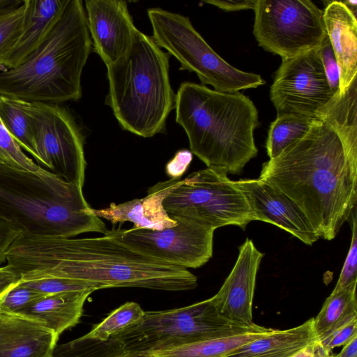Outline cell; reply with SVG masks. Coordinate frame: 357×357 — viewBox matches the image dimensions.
Segmentation results:
<instances>
[{
	"mask_svg": "<svg viewBox=\"0 0 357 357\" xmlns=\"http://www.w3.org/2000/svg\"><path fill=\"white\" fill-rule=\"evenodd\" d=\"M6 261L21 281L66 278L100 284L102 289L140 287L181 291L197 286L185 268L144 255L111 236L39 237L20 235Z\"/></svg>",
	"mask_w": 357,
	"mask_h": 357,
	"instance_id": "obj_1",
	"label": "cell"
},
{
	"mask_svg": "<svg viewBox=\"0 0 357 357\" xmlns=\"http://www.w3.org/2000/svg\"><path fill=\"white\" fill-rule=\"evenodd\" d=\"M259 178L292 199L324 240L335 238L356 208L357 167L336 131L320 118L303 137L264 163Z\"/></svg>",
	"mask_w": 357,
	"mask_h": 357,
	"instance_id": "obj_2",
	"label": "cell"
},
{
	"mask_svg": "<svg viewBox=\"0 0 357 357\" xmlns=\"http://www.w3.org/2000/svg\"><path fill=\"white\" fill-rule=\"evenodd\" d=\"M174 109L190 151L207 167L240 174L257 156L254 130L259 124L258 112L248 96L185 82L176 94Z\"/></svg>",
	"mask_w": 357,
	"mask_h": 357,
	"instance_id": "obj_3",
	"label": "cell"
},
{
	"mask_svg": "<svg viewBox=\"0 0 357 357\" xmlns=\"http://www.w3.org/2000/svg\"><path fill=\"white\" fill-rule=\"evenodd\" d=\"M91 47L82 1L68 0L40 45L16 68L0 70V96L57 105L79 100Z\"/></svg>",
	"mask_w": 357,
	"mask_h": 357,
	"instance_id": "obj_4",
	"label": "cell"
},
{
	"mask_svg": "<svg viewBox=\"0 0 357 357\" xmlns=\"http://www.w3.org/2000/svg\"><path fill=\"white\" fill-rule=\"evenodd\" d=\"M0 220L24 236L73 238L108 230L82 188L42 167L30 172L0 165Z\"/></svg>",
	"mask_w": 357,
	"mask_h": 357,
	"instance_id": "obj_5",
	"label": "cell"
},
{
	"mask_svg": "<svg viewBox=\"0 0 357 357\" xmlns=\"http://www.w3.org/2000/svg\"><path fill=\"white\" fill-rule=\"evenodd\" d=\"M169 56L152 36L137 30L128 50L107 66L105 104L123 130L145 138L165 130L176 99Z\"/></svg>",
	"mask_w": 357,
	"mask_h": 357,
	"instance_id": "obj_6",
	"label": "cell"
},
{
	"mask_svg": "<svg viewBox=\"0 0 357 357\" xmlns=\"http://www.w3.org/2000/svg\"><path fill=\"white\" fill-rule=\"evenodd\" d=\"M266 328L226 318L208 298L183 307L145 312L139 323L113 337L124 353H133Z\"/></svg>",
	"mask_w": 357,
	"mask_h": 357,
	"instance_id": "obj_7",
	"label": "cell"
},
{
	"mask_svg": "<svg viewBox=\"0 0 357 357\" xmlns=\"http://www.w3.org/2000/svg\"><path fill=\"white\" fill-rule=\"evenodd\" d=\"M147 14L158 45L178 60L181 70L195 73L201 84L232 93L265 84L259 75L240 70L222 59L188 17L160 8H149Z\"/></svg>",
	"mask_w": 357,
	"mask_h": 357,
	"instance_id": "obj_8",
	"label": "cell"
},
{
	"mask_svg": "<svg viewBox=\"0 0 357 357\" xmlns=\"http://www.w3.org/2000/svg\"><path fill=\"white\" fill-rule=\"evenodd\" d=\"M227 174L215 167L192 172L165 197V210L171 218L190 219L215 230L227 225L244 229L255 219L245 195Z\"/></svg>",
	"mask_w": 357,
	"mask_h": 357,
	"instance_id": "obj_9",
	"label": "cell"
},
{
	"mask_svg": "<svg viewBox=\"0 0 357 357\" xmlns=\"http://www.w3.org/2000/svg\"><path fill=\"white\" fill-rule=\"evenodd\" d=\"M254 36L282 59L317 49L326 36L324 10L308 0H257Z\"/></svg>",
	"mask_w": 357,
	"mask_h": 357,
	"instance_id": "obj_10",
	"label": "cell"
},
{
	"mask_svg": "<svg viewBox=\"0 0 357 357\" xmlns=\"http://www.w3.org/2000/svg\"><path fill=\"white\" fill-rule=\"evenodd\" d=\"M22 105L33 132L38 165L82 188L86 167L84 137L73 116L57 104L22 101Z\"/></svg>",
	"mask_w": 357,
	"mask_h": 357,
	"instance_id": "obj_11",
	"label": "cell"
},
{
	"mask_svg": "<svg viewBox=\"0 0 357 357\" xmlns=\"http://www.w3.org/2000/svg\"><path fill=\"white\" fill-rule=\"evenodd\" d=\"M174 227L161 230L114 228L104 235L163 263L188 269L202 266L213 256L215 229L179 217Z\"/></svg>",
	"mask_w": 357,
	"mask_h": 357,
	"instance_id": "obj_12",
	"label": "cell"
},
{
	"mask_svg": "<svg viewBox=\"0 0 357 357\" xmlns=\"http://www.w3.org/2000/svg\"><path fill=\"white\" fill-rule=\"evenodd\" d=\"M333 96L317 48L282 59L270 89L277 116L316 119L317 111Z\"/></svg>",
	"mask_w": 357,
	"mask_h": 357,
	"instance_id": "obj_13",
	"label": "cell"
},
{
	"mask_svg": "<svg viewBox=\"0 0 357 357\" xmlns=\"http://www.w3.org/2000/svg\"><path fill=\"white\" fill-rule=\"evenodd\" d=\"M234 183L245 195L255 220L273 224L308 245L320 238L298 206L278 188L260 178Z\"/></svg>",
	"mask_w": 357,
	"mask_h": 357,
	"instance_id": "obj_14",
	"label": "cell"
},
{
	"mask_svg": "<svg viewBox=\"0 0 357 357\" xmlns=\"http://www.w3.org/2000/svg\"><path fill=\"white\" fill-rule=\"evenodd\" d=\"M85 8L93 50L107 66L128 50L138 29L125 1L86 0Z\"/></svg>",
	"mask_w": 357,
	"mask_h": 357,
	"instance_id": "obj_15",
	"label": "cell"
},
{
	"mask_svg": "<svg viewBox=\"0 0 357 357\" xmlns=\"http://www.w3.org/2000/svg\"><path fill=\"white\" fill-rule=\"evenodd\" d=\"M237 260L218 293L210 298L226 318L243 325L255 324L252 302L257 271L264 254L247 238L239 247Z\"/></svg>",
	"mask_w": 357,
	"mask_h": 357,
	"instance_id": "obj_16",
	"label": "cell"
},
{
	"mask_svg": "<svg viewBox=\"0 0 357 357\" xmlns=\"http://www.w3.org/2000/svg\"><path fill=\"white\" fill-rule=\"evenodd\" d=\"M59 337L39 321L0 310V357H52Z\"/></svg>",
	"mask_w": 357,
	"mask_h": 357,
	"instance_id": "obj_17",
	"label": "cell"
},
{
	"mask_svg": "<svg viewBox=\"0 0 357 357\" xmlns=\"http://www.w3.org/2000/svg\"><path fill=\"white\" fill-rule=\"evenodd\" d=\"M181 178H170L156 183L149 188L147 195L119 204L111 203L102 209L92 208L98 218L109 220L113 225L117 222H131L133 227L151 230H161L174 227L176 221L172 219L163 207V201Z\"/></svg>",
	"mask_w": 357,
	"mask_h": 357,
	"instance_id": "obj_18",
	"label": "cell"
},
{
	"mask_svg": "<svg viewBox=\"0 0 357 357\" xmlns=\"http://www.w3.org/2000/svg\"><path fill=\"white\" fill-rule=\"evenodd\" d=\"M324 22L339 69V93H343L357 77L356 17L341 1H335L324 10Z\"/></svg>",
	"mask_w": 357,
	"mask_h": 357,
	"instance_id": "obj_19",
	"label": "cell"
},
{
	"mask_svg": "<svg viewBox=\"0 0 357 357\" xmlns=\"http://www.w3.org/2000/svg\"><path fill=\"white\" fill-rule=\"evenodd\" d=\"M68 0H26L21 34L1 66L16 68L40 45L61 16Z\"/></svg>",
	"mask_w": 357,
	"mask_h": 357,
	"instance_id": "obj_20",
	"label": "cell"
},
{
	"mask_svg": "<svg viewBox=\"0 0 357 357\" xmlns=\"http://www.w3.org/2000/svg\"><path fill=\"white\" fill-rule=\"evenodd\" d=\"M93 291H66L46 295L18 313L40 321L59 337L75 325Z\"/></svg>",
	"mask_w": 357,
	"mask_h": 357,
	"instance_id": "obj_21",
	"label": "cell"
},
{
	"mask_svg": "<svg viewBox=\"0 0 357 357\" xmlns=\"http://www.w3.org/2000/svg\"><path fill=\"white\" fill-rule=\"evenodd\" d=\"M317 340L313 318H310L289 329H274L223 357H291Z\"/></svg>",
	"mask_w": 357,
	"mask_h": 357,
	"instance_id": "obj_22",
	"label": "cell"
},
{
	"mask_svg": "<svg viewBox=\"0 0 357 357\" xmlns=\"http://www.w3.org/2000/svg\"><path fill=\"white\" fill-rule=\"evenodd\" d=\"M338 135L350 162L357 167V77L343 93L337 91L316 114Z\"/></svg>",
	"mask_w": 357,
	"mask_h": 357,
	"instance_id": "obj_23",
	"label": "cell"
},
{
	"mask_svg": "<svg viewBox=\"0 0 357 357\" xmlns=\"http://www.w3.org/2000/svg\"><path fill=\"white\" fill-rule=\"evenodd\" d=\"M274 329L167 346L142 351L124 353L120 357H223L234 350L271 333Z\"/></svg>",
	"mask_w": 357,
	"mask_h": 357,
	"instance_id": "obj_24",
	"label": "cell"
},
{
	"mask_svg": "<svg viewBox=\"0 0 357 357\" xmlns=\"http://www.w3.org/2000/svg\"><path fill=\"white\" fill-rule=\"evenodd\" d=\"M356 282L337 291L333 290L321 309L313 318L316 336L321 340L345 322L357 317Z\"/></svg>",
	"mask_w": 357,
	"mask_h": 357,
	"instance_id": "obj_25",
	"label": "cell"
},
{
	"mask_svg": "<svg viewBox=\"0 0 357 357\" xmlns=\"http://www.w3.org/2000/svg\"><path fill=\"white\" fill-rule=\"evenodd\" d=\"M314 119L292 114L277 116L270 125L266 142L269 158H275L287 146L303 137Z\"/></svg>",
	"mask_w": 357,
	"mask_h": 357,
	"instance_id": "obj_26",
	"label": "cell"
},
{
	"mask_svg": "<svg viewBox=\"0 0 357 357\" xmlns=\"http://www.w3.org/2000/svg\"><path fill=\"white\" fill-rule=\"evenodd\" d=\"M0 119L22 149L38 160L34 138L22 101L0 96Z\"/></svg>",
	"mask_w": 357,
	"mask_h": 357,
	"instance_id": "obj_27",
	"label": "cell"
},
{
	"mask_svg": "<svg viewBox=\"0 0 357 357\" xmlns=\"http://www.w3.org/2000/svg\"><path fill=\"white\" fill-rule=\"evenodd\" d=\"M144 313L145 311L138 303L127 302L113 310L83 337L105 342L137 325L143 319Z\"/></svg>",
	"mask_w": 357,
	"mask_h": 357,
	"instance_id": "obj_28",
	"label": "cell"
},
{
	"mask_svg": "<svg viewBox=\"0 0 357 357\" xmlns=\"http://www.w3.org/2000/svg\"><path fill=\"white\" fill-rule=\"evenodd\" d=\"M123 353L114 337L100 342L82 336L56 345L52 357H120Z\"/></svg>",
	"mask_w": 357,
	"mask_h": 357,
	"instance_id": "obj_29",
	"label": "cell"
},
{
	"mask_svg": "<svg viewBox=\"0 0 357 357\" xmlns=\"http://www.w3.org/2000/svg\"><path fill=\"white\" fill-rule=\"evenodd\" d=\"M26 0L17 7L0 14V66L16 44L23 28Z\"/></svg>",
	"mask_w": 357,
	"mask_h": 357,
	"instance_id": "obj_30",
	"label": "cell"
},
{
	"mask_svg": "<svg viewBox=\"0 0 357 357\" xmlns=\"http://www.w3.org/2000/svg\"><path fill=\"white\" fill-rule=\"evenodd\" d=\"M0 165L19 170L36 172L41 167L29 158L0 119Z\"/></svg>",
	"mask_w": 357,
	"mask_h": 357,
	"instance_id": "obj_31",
	"label": "cell"
},
{
	"mask_svg": "<svg viewBox=\"0 0 357 357\" xmlns=\"http://www.w3.org/2000/svg\"><path fill=\"white\" fill-rule=\"evenodd\" d=\"M20 282L47 295L66 291H96L102 289L100 284L66 278H42Z\"/></svg>",
	"mask_w": 357,
	"mask_h": 357,
	"instance_id": "obj_32",
	"label": "cell"
},
{
	"mask_svg": "<svg viewBox=\"0 0 357 357\" xmlns=\"http://www.w3.org/2000/svg\"><path fill=\"white\" fill-rule=\"evenodd\" d=\"M46 295L25 286L20 280L0 298V310L18 313Z\"/></svg>",
	"mask_w": 357,
	"mask_h": 357,
	"instance_id": "obj_33",
	"label": "cell"
},
{
	"mask_svg": "<svg viewBox=\"0 0 357 357\" xmlns=\"http://www.w3.org/2000/svg\"><path fill=\"white\" fill-rule=\"evenodd\" d=\"M351 227V240L338 280L333 290L342 289L357 282V222L356 208L349 218Z\"/></svg>",
	"mask_w": 357,
	"mask_h": 357,
	"instance_id": "obj_34",
	"label": "cell"
},
{
	"mask_svg": "<svg viewBox=\"0 0 357 357\" xmlns=\"http://www.w3.org/2000/svg\"><path fill=\"white\" fill-rule=\"evenodd\" d=\"M317 50L329 86L333 94H335L339 91V69L333 47L327 34Z\"/></svg>",
	"mask_w": 357,
	"mask_h": 357,
	"instance_id": "obj_35",
	"label": "cell"
},
{
	"mask_svg": "<svg viewBox=\"0 0 357 357\" xmlns=\"http://www.w3.org/2000/svg\"><path fill=\"white\" fill-rule=\"evenodd\" d=\"M357 337V317L345 322L319 340L324 351L330 354L334 348L344 346Z\"/></svg>",
	"mask_w": 357,
	"mask_h": 357,
	"instance_id": "obj_36",
	"label": "cell"
},
{
	"mask_svg": "<svg viewBox=\"0 0 357 357\" xmlns=\"http://www.w3.org/2000/svg\"><path fill=\"white\" fill-rule=\"evenodd\" d=\"M192 160V153L188 149L178 150L165 167L167 174L173 179H178L186 172Z\"/></svg>",
	"mask_w": 357,
	"mask_h": 357,
	"instance_id": "obj_37",
	"label": "cell"
},
{
	"mask_svg": "<svg viewBox=\"0 0 357 357\" xmlns=\"http://www.w3.org/2000/svg\"><path fill=\"white\" fill-rule=\"evenodd\" d=\"M21 233L10 224L0 220V264L6 261V252Z\"/></svg>",
	"mask_w": 357,
	"mask_h": 357,
	"instance_id": "obj_38",
	"label": "cell"
},
{
	"mask_svg": "<svg viewBox=\"0 0 357 357\" xmlns=\"http://www.w3.org/2000/svg\"><path fill=\"white\" fill-rule=\"evenodd\" d=\"M204 2L225 11H238L254 10L257 0H207Z\"/></svg>",
	"mask_w": 357,
	"mask_h": 357,
	"instance_id": "obj_39",
	"label": "cell"
},
{
	"mask_svg": "<svg viewBox=\"0 0 357 357\" xmlns=\"http://www.w3.org/2000/svg\"><path fill=\"white\" fill-rule=\"evenodd\" d=\"M20 280V276L10 266H0V298Z\"/></svg>",
	"mask_w": 357,
	"mask_h": 357,
	"instance_id": "obj_40",
	"label": "cell"
},
{
	"mask_svg": "<svg viewBox=\"0 0 357 357\" xmlns=\"http://www.w3.org/2000/svg\"><path fill=\"white\" fill-rule=\"evenodd\" d=\"M328 354L322 349L318 340L313 341L291 357H325Z\"/></svg>",
	"mask_w": 357,
	"mask_h": 357,
	"instance_id": "obj_41",
	"label": "cell"
},
{
	"mask_svg": "<svg viewBox=\"0 0 357 357\" xmlns=\"http://www.w3.org/2000/svg\"><path fill=\"white\" fill-rule=\"evenodd\" d=\"M335 357H357V337L344 345Z\"/></svg>",
	"mask_w": 357,
	"mask_h": 357,
	"instance_id": "obj_42",
	"label": "cell"
},
{
	"mask_svg": "<svg viewBox=\"0 0 357 357\" xmlns=\"http://www.w3.org/2000/svg\"><path fill=\"white\" fill-rule=\"evenodd\" d=\"M23 0H0V14L19 6Z\"/></svg>",
	"mask_w": 357,
	"mask_h": 357,
	"instance_id": "obj_43",
	"label": "cell"
},
{
	"mask_svg": "<svg viewBox=\"0 0 357 357\" xmlns=\"http://www.w3.org/2000/svg\"><path fill=\"white\" fill-rule=\"evenodd\" d=\"M350 11L351 13L356 17V11H357V1L355 0H347L341 1Z\"/></svg>",
	"mask_w": 357,
	"mask_h": 357,
	"instance_id": "obj_44",
	"label": "cell"
},
{
	"mask_svg": "<svg viewBox=\"0 0 357 357\" xmlns=\"http://www.w3.org/2000/svg\"><path fill=\"white\" fill-rule=\"evenodd\" d=\"M325 357H335V355L333 353L328 354Z\"/></svg>",
	"mask_w": 357,
	"mask_h": 357,
	"instance_id": "obj_45",
	"label": "cell"
}]
</instances>
